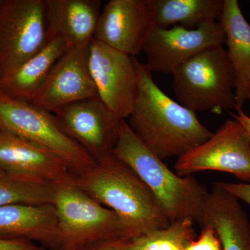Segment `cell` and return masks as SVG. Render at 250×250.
<instances>
[{"label":"cell","instance_id":"cell-26","mask_svg":"<svg viewBox=\"0 0 250 250\" xmlns=\"http://www.w3.org/2000/svg\"><path fill=\"white\" fill-rule=\"evenodd\" d=\"M235 111H236V114L231 112L230 114L233 117V119L236 120L242 125L250 140V117L247 116L244 111L242 110V108L236 107L235 108Z\"/></svg>","mask_w":250,"mask_h":250},{"label":"cell","instance_id":"cell-15","mask_svg":"<svg viewBox=\"0 0 250 250\" xmlns=\"http://www.w3.org/2000/svg\"><path fill=\"white\" fill-rule=\"evenodd\" d=\"M197 223L210 227L218 235L223 250H250V221L239 200L220 187L209 191Z\"/></svg>","mask_w":250,"mask_h":250},{"label":"cell","instance_id":"cell-12","mask_svg":"<svg viewBox=\"0 0 250 250\" xmlns=\"http://www.w3.org/2000/svg\"><path fill=\"white\" fill-rule=\"evenodd\" d=\"M221 24L210 21L195 29L180 26L156 27L148 38L143 52L152 72L172 75L181 64L205 49L225 43Z\"/></svg>","mask_w":250,"mask_h":250},{"label":"cell","instance_id":"cell-10","mask_svg":"<svg viewBox=\"0 0 250 250\" xmlns=\"http://www.w3.org/2000/svg\"><path fill=\"white\" fill-rule=\"evenodd\" d=\"M156 27L154 0H111L101 11L94 39L135 57Z\"/></svg>","mask_w":250,"mask_h":250},{"label":"cell","instance_id":"cell-3","mask_svg":"<svg viewBox=\"0 0 250 250\" xmlns=\"http://www.w3.org/2000/svg\"><path fill=\"white\" fill-rule=\"evenodd\" d=\"M112 154L149 187L170 223L187 218L197 221L209 190L192 176L182 177L172 172L143 144L126 120L122 121Z\"/></svg>","mask_w":250,"mask_h":250},{"label":"cell","instance_id":"cell-27","mask_svg":"<svg viewBox=\"0 0 250 250\" xmlns=\"http://www.w3.org/2000/svg\"><path fill=\"white\" fill-rule=\"evenodd\" d=\"M85 250H122L119 241H104L85 248Z\"/></svg>","mask_w":250,"mask_h":250},{"label":"cell","instance_id":"cell-22","mask_svg":"<svg viewBox=\"0 0 250 250\" xmlns=\"http://www.w3.org/2000/svg\"><path fill=\"white\" fill-rule=\"evenodd\" d=\"M194 220L187 218L126 241H119L122 250H184L195 238Z\"/></svg>","mask_w":250,"mask_h":250},{"label":"cell","instance_id":"cell-1","mask_svg":"<svg viewBox=\"0 0 250 250\" xmlns=\"http://www.w3.org/2000/svg\"><path fill=\"white\" fill-rule=\"evenodd\" d=\"M139 91L128 123L143 144L161 160L180 157L213 133L196 113L172 100L158 86L146 63L136 59Z\"/></svg>","mask_w":250,"mask_h":250},{"label":"cell","instance_id":"cell-17","mask_svg":"<svg viewBox=\"0 0 250 250\" xmlns=\"http://www.w3.org/2000/svg\"><path fill=\"white\" fill-rule=\"evenodd\" d=\"M52 37L66 42L69 49L89 45L101 14L100 0H45Z\"/></svg>","mask_w":250,"mask_h":250},{"label":"cell","instance_id":"cell-24","mask_svg":"<svg viewBox=\"0 0 250 250\" xmlns=\"http://www.w3.org/2000/svg\"><path fill=\"white\" fill-rule=\"evenodd\" d=\"M220 187L229 192L238 200L246 202L250 205V183H228V182H218Z\"/></svg>","mask_w":250,"mask_h":250},{"label":"cell","instance_id":"cell-6","mask_svg":"<svg viewBox=\"0 0 250 250\" xmlns=\"http://www.w3.org/2000/svg\"><path fill=\"white\" fill-rule=\"evenodd\" d=\"M0 130L54 153L75 177L88 172L96 164L85 149L63 132L53 113L1 92Z\"/></svg>","mask_w":250,"mask_h":250},{"label":"cell","instance_id":"cell-14","mask_svg":"<svg viewBox=\"0 0 250 250\" xmlns=\"http://www.w3.org/2000/svg\"><path fill=\"white\" fill-rule=\"evenodd\" d=\"M0 166L11 173L58 185L75 176L54 153L0 130Z\"/></svg>","mask_w":250,"mask_h":250},{"label":"cell","instance_id":"cell-7","mask_svg":"<svg viewBox=\"0 0 250 250\" xmlns=\"http://www.w3.org/2000/svg\"><path fill=\"white\" fill-rule=\"evenodd\" d=\"M52 38L45 0H4L0 8V79Z\"/></svg>","mask_w":250,"mask_h":250},{"label":"cell","instance_id":"cell-16","mask_svg":"<svg viewBox=\"0 0 250 250\" xmlns=\"http://www.w3.org/2000/svg\"><path fill=\"white\" fill-rule=\"evenodd\" d=\"M0 239L36 241L61 250L57 210L52 204L0 207Z\"/></svg>","mask_w":250,"mask_h":250},{"label":"cell","instance_id":"cell-18","mask_svg":"<svg viewBox=\"0 0 250 250\" xmlns=\"http://www.w3.org/2000/svg\"><path fill=\"white\" fill-rule=\"evenodd\" d=\"M218 22L225 32L227 53L236 77V108H242L250 87V24L237 0H225Z\"/></svg>","mask_w":250,"mask_h":250},{"label":"cell","instance_id":"cell-8","mask_svg":"<svg viewBox=\"0 0 250 250\" xmlns=\"http://www.w3.org/2000/svg\"><path fill=\"white\" fill-rule=\"evenodd\" d=\"M174 167L182 177L218 171L250 183V140L236 120H228L209 139L177 158Z\"/></svg>","mask_w":250,"mask_h":250},{"label":"cell","instance_id":"cell-20","mask_svg":"<svg viewBox=\"0 0 250 250\" xmlns=\"http://www.w3.org/2000/svg\"><path fill=\"white\" fill-rule=\"evenodd\" d=\"M225 0H154L156 27L195 29L219 19Z\"/></svg>","mask_w":250,"mask_h":250},{"label":"cell","instance_id":"cell-5","mask_svg":"<svg viewBox=\"0 0 250 250\" xmlns=\"http://www.w3.org/2000/svg\"><path fill=\"white\" fill-rule=\"evenodd\" d=\"M53 205L61 249H85L101 242L124 240L118 215L83 192L75 178L55 185Z\"/></svg>","mask_w":250,"mask_h":250},{"label":"cell","instance_id":"cell-13","mask_svg":"<svg viewBox=\"0 0 250 250\" xmlns=\"http://www.w3.org/2000/svg\"><path fill=\"white\" fill-rule=\"evenodd\" d=\"M88 46L69 49L30 103L54 113L72 104L98 97L88 69Z\"/></svg>","mask_w":250,"mask_h":250},{"label":"cell","instance_id":"cell-28","mask_svg":"<svg viewBox=\"0 0 250 250\" xmlns=\"http://www.w3.org/2000/svg\"><path fill=\"white\" fill-rule=\"evenodd\" d=\"M59 250H85V249H81V248H72V249H61Z\"/></svg>","mask_w":250,"mask_h":250},{"label":"cell","instance_id":"cell-21","mask_svg":"<svg viewBox=\"0 0 250 250\" xmlns=\"http://www.w3.org/2000/svg\"><path fill=\"white\" fill-rule=\"evenodd\" d=\"M55 185L41 179L18 175L0 166V207L25 205H53Z\"/></svg>","mask_w":250,"mask_h":250},{"label":"cell","instance_id":"cell-25","mask_svg":"<svg viewBox=\"0 0 250 250\" xmlns=\"http://www.w3.org/2000/svg\"><path fill=\"white\" fill-rule=\"evenodd\" d=\"M0 250H46L42 247L24 240L0 239Z\"/></svg>","mask_w":250,"mask_h":250},{"label":"cell","instance_id":"cell-23","mask_svg":"<svg viewBox=\"0 0 250 250\" xmlns=\"http://www.w3.org/2000/svg\"><path fill=\"white\" fill-rule=\"evenodd\" d=\"M184 250H223V248L214 229L207 226L202 228L198 238L189 242Z\"/></svg>","mask_w":250,"mask_h":250},{"label":"cell","instance_id":"cell-30","mask_svg":"<svg viewBox=\"0 0 250 250\" xmlns=\"http://www.w3.org/2000/svg\"><path fill=\"white\" fill-rule=\"evenodd\" d=\"M3 3H4V0H0V8L2 6Z\"/></svg>","mask_w":250,"mask_h":250},{"label":"cell","instance_id":"cell-29","mask_svg":"<svg viewBox=\"0 0 250 250\" xmlns=\"http://www.w3.org/2000/svg\"><path fill=\"white\" fill-rule=\"evenodd\" d=\"M248 100H250V87L249 90H248Z\"/></svg>","mask_w":250,"mask_h":250},{"label":"cell","instance_id":"cell-11","mask_svg":"<svg viewBox=\"0 0 250 250\" xmlns=\"http://www.w3.org/2000/svg\"><path fill=\"white\" fill-rule=\"evenodd\" d=\"M53 114L63 132L95 162L111 154L123 119L98 97L72 104Z\"/></svg>","mask_w":250,"mask_h":250},{"label":"cell","instance_id":"cell-2","mask_svg":"<svg viewBox=\"0 0 250 250\" xmlns=\"http://www.w3.org/2000/svg\"><path fill=\"white\" fill-rule=\"evenodd\" d=\"M77 186L100 205L116 213L124 240L170 225L149 187L114 154L96 161L93 168L75 177Z\"/></svg>","mask_w":250,"mask_h":250},{"label":"cell","instance_id":"cell-4","mask_svg":"<svg viewBox=\"0 0 250 250\" xmlns=\"http://www.w3.org/2000/svg\"><path fill=\"white\" fill-rule=\"evenodd\" d=\"M177 102L197 111L235 110L236 77L223 46L205 49L181 64L172 73Z\"/></svg>","mask_w":250,"mask_h":250},{"label":"cell","instance_id":"cell-19","mask_svg":"<svg viewBox=\"0 0 250 250\" xmlns=\"http://www.w3.org/2000/svg\"><path fill=\"white\" fill-rule=\"evenodd\" d=\"M68 49L65 41L52 37L37 53L0 79V92L31 103L54 65Z\"/></svg>","mask_w":250,"mask_h":250},{"label":"cell","instance_id":"cell-9","mask_svg":"<svg viewBox=\"0 0 250 250\" xmlns=\"http://www.w3.org/2000/svg\"><path fill=\"white\" fill-rule=\"evenodd\" d=\"M88 65L98 98L121 119L129 118L139 91L136 57L93 39Z\"/></svg>","mask_w":250,"mask_h":250}]
</instances>
